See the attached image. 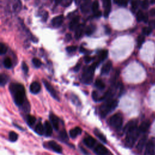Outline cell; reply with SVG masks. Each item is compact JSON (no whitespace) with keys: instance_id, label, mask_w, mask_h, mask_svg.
Here are the masks:
<instances>
[{"instance_id":"12","label":"cell","mask_w":155,"mask_h":155,"mask_svg":"<svg viewBox=\"0 0 155 155\" xmlns=\"http://www.w3.org/2000/svg\"><path fill=\"white\" fill-rule=\"evenodd\" d=\"M147 142L148 141H147V135H144L139 139V141H138V143L137 146H136L137 150L141 152L143 150V149L145 147Z\"/></svg>"},{"instance_id":"51","label":"cell","mask_w":155,"mask_h":155,"mask_svg":"<svg viewBox=\"0 0 155 155\" xmlns=\"http://www.w3.org/2000/svg\"><path fill=\"white\" fill-rule=\"evenodd\" d=\"M48 12H45L44 14H43V15H42V20L44 21H46L47 18H48Z\"/></svg>"},{"instance_id":"2","label":"cell","mask_w":155,"mask_h":155,"mask_svg":"<svg viewBox=\"0 0 155 155\" xmlns=\"http://www.w3.org/2000/svg\"><path fill=\"white\" fill-rule=\"evenodd\" d=\"M118 106V101L116 99H107L99 108V114L102 118H106L109 114L115 110Z\"/></svg>"},{"instance_id":"11","label":"cell","mask_w":155,"mask_h":155,"mask_svg":"<svg viewBox=\"0 0 155 155\" xmlns=\"http://www.w3.org/2000/svg\"><path fill=\"white\" fill-rule=\"evenodd\" d=\"M63 21H64V16L63 15H61L52 19V20H51V24H52V26L54 27L58 28L62 25Z\"/></svg>"},{"instance_id":"8","label":"cell","mask_w":155,"mask_h":155,"mask_svg":"<svg viewBox=\"0 0 155 155\" xmlns=\"http://www.w3.org/2000/svg\"><path fill=\"white\" fill-rule=\"evenodd\" d=\"M94 152L96 155H113L106 147L102 144H98L95 148Z\"/></svg>"},{"instance_id":"42","label":"cell","mask_w":155,"mask_h":155,"mask_svg":"<svg viewBox=\"0 0 155 155\" xmlns=\"http://www.w3.org/2000/svg\"><path fill=\"white\" fill-rule=\"evenodd\" d=\"M7 51L8 48L6 45L5 44L2 43L1 45H0V54H1V55H4L7 52Z\"/></svg>"},{"instance_id":"43","label":"cell","mask_w":155,"mask_h":155,"mask_svg":"<svg viewBox=\"0 0 155 155\" xmlns=\"http://www.w3.org/2000/svg\"><path fill=\"white\" fill-rule=\"evenodd\" d=\"M152 32V29L150 27H145L142 29V33L145 35H149Z\"/></svg>"},{"instance_id":"54","label":"cell","mask_w":155,"mask_h":155,"mask_svg":"<svg viewBox=\"0 0 155 155\" xmlns=\"http://www.w3.org/2000/svg\"><path fill=\"white\" fill-rule=\"evenodd\" d=\"M94 15H95V17H98H98H100L102 15V13H101V12H100L99 11L94 13Z\"/></svg>"},{"instance_id":"25","label":"cell","mask_w":155,"mask_h":155,"mask_svg":"<svg viewBox=\"0 0 155 155\" xmlns=\"http://www.w3.org/2000/svg\"><path fill=\"white\" fill-rule=\"evenodd\" d=\"M96 26L94 24H90L89 26H88L85 30V32L86 33L87 35L88 36H90L96 30Z\"/></svg>"},{"instance_id":"18","label":"cell","mask_w":155,"mask_h":155,"mask_svg":"<svg viewBox=\"0 0 155 155\" xmlns=\"http://www.w3.org/2000/svg\"><path fill=\"white\" fill-rule=\"evenodd\" d=\"M150 126V122L149 121H145L142 122L141 125L138 127V129L141 133H146Z\"/></svg>"},{"instance_id":"49","label":"cell","mask_w":155,"mask_h":155,"mask_svg":"<svg viewBox=\"0 0 155 155\" xmlns=\"http://www.w3.org/2000/svg\"><path fill=\"white\" fill-rule=\"evenodd\" d=\"M92 60H93V58H92L91 57H89V56H85V57H84V61H85V62L86 63H90V62L92 61Z\"/></svg>"},{"instance_id":"24","label":"cell","mask_w":155,"mask_h":155,"mask_svg":"<svg viewBox=\"0 0 155 155\" xmlns=\"http://www.w3.org/2000/svg\"><path fill=\"white\" fill-rule=\"evenodd\" d=\"M44 130H45V128L44 127V126L41 122L38 123L36 126L35 129V132L39 135H42L44 134Z\"/></svg>"},{"instance_id":"45","label":"cell","mask_w":155,"mask_h":155,"mask_svg":"<svg viewBox=\"0 0 155 155\" xmlns=\"http://www.w3.org/2000/svg\"><path fill=\"white\" fill-rule=\"evenodd\" d=\"M72 102L74 103L75 104L78 105V106H80L81 105V102L79 100V99L78 98L77 96H76L75 95H72Z\"/></svg>"},{"instance_id":"32","label":"cell","mask_w":155,"mask_h":155,"mask_svg":"<svg viewBox=\"0 0 155 155\" xmlns=\"http://www.w3.org/2000/svg\"><path fill=\"white\" fill-rule=\"evenodd\" d=\"M4 66L6 69H11L12 66V63L10 58L7 57L4 60Z\"/></svg>"},{"instance_id":"56","label":"cell","mask_w":155,"mask_h":155,"mask_svg":"<svg viewBox=\"0 0 155 155\" xmlns=\"http://www.w3.org/2000/svg\"><path fill=\"white\" fill-rule=\"evenodd\" d=\"M150 27L151 29H154L155 28V21H151L150 23Z\"/></svg>"},{"instance_id":"19","label":"cell","mask_w":155,"mask_h":155,"mask_svg":"<svg viewBox=\"0 0 155 155\" xmlns=\"http://www.w3.org/2000/svg\"><path fill=\"white\" fill-rule=\"evenodd\" d=\"M79 20H80V17L79 16H76L74 17L69 24V29L72 31L75 30L77 28V27L79 25Z\"/></svg>"},{"instance_id":"15","label":"cell","mask_w":155,"mask_h":155,"mask_svg":"<svg viewBox=\"0 0 155 155\" xmlns=\"http://www.w3.org/2000/svg\"><path fill=\"white\" fill-rule=\"evenodd\" d=\"M112 67V63L110 61L107 62L101 69V74L102 75H107L109 73Z\"/></svg>"},{"instance_id":"52","label":"cell","mask_w":155,"mask_h":155,"mask_svg":"<svg viewBox=\"0 0 155 155\" xmlns=\"http://www.w3.org/2000/svg\"><path fill=\"white\" fill-rule=\"evenodd\" d=\"M72 38V35L70 34V33H67L66 35V41H70Z\"/></svg>"},{"instance_id":"20","label":"cell","mask_w":155,"mask_h":155,"mask_svg":"<svg viewBox=\"0 0 155 155\" xmlns=\"http://www.w3.org/2000/svg\"><path fill=\"white\" fill-rule=\"evenodd\" d=\"M44 128L45 132V135L47 136H50L53 133V126L48 121H45L44 122Z\"/></svg>"},{"instance_id":"59","label":"cell","mask_w":155,"mask_h":155,"mask_svg":"<svg viewBox=\"0 0 155 155\" xmlns=\"http://www.w3.org/2000/svg\"><path fill=\"white\" fill-rule=\"evenodd\" d=\"M61 2H62V0H55V3H56V5L61 4Z\"/></svg>"},{"instance_id":"31","label":"cell","mask_w":155,"mask_h":155,"mask_svg":"<svg viewBox=\"0 0 155 155\" xmlns=\"http://www.w3.org/2000/svg\"><path fill=\"white\" fill-rule=\"evenodd\" d=\"M90 8V3L88 2H86L81 6V11H82V12L87 13V12H88L89 11Z\"/></svg>"},{"instance_id":"14","label":"cell","mask_w":155,"mask_h":155,"mask_svg":"<svg viewBox=\"0 0 155 155\" xmlns=\"http://www.w3.org/2000/svg\"><path fill=\"white\" fill-rule=\"evenodd\" d=\"M83 142L87 147L90 148H92L96 142L95 139L90 135H87V136H85L83 140Z\"/></svg>"},{"instance_id":"6","label":"cell","mask_w":155,"mask_h":155,"mask_svg":"<svg viewBox=\"0 0 155 155\" xmlns=\"http://www.w3.org/2000/svg\"><path fill=\"white\" fill-rule=\"evenodd\" d=\"M42 82H43V84H44L45 88L47 89V91L50 94V95L52 96L54 99H55L56 100L60 101V98H59L58 95L57 94V91L55 90L54 87L51 85V84L45 79H43Z\"/></svg>"},{"instance_id":"39","label":"cell","mask_w":155,"mask_h":155,"mask_svg":"<svg viewBox=\"0 0 155 155\" xmlns=\"http://www.w3.org/2000/svg\"><path fill=\"white\" fill-rule=\"evenodd\" d=\"M23 110L25 112H29L30 110V104L27 102L26 101L23 105L21 106Z\"/></svg>"},{"instance_id":"16","label":"cell","mask_w":155,"mask_h":155,"mask_svg":"<svg viewBox=\"0 0 155 155\" xmlns=\"http://www.w3.org/2000/svg\"><path fill=\"white\" fill-rule=\"evenodd\" d=\"M30 91L33 94H38L41 89V86L38 82L35 81L32 82L29 87Z\"/></svg>"},{"instance_id":"23","label":"cell","mask_w":155,"mask_h":155,"mask_svg":"<svg viewBox=\"0 0 155 155\" xmlns=\"http://www.w3.org/2000/svg\"><path fill=\"white\" fill-rule=\"evenodd\" d=\"M138 126H137V121L136 120H132L130 121H129L127 124L126 126H125L124 129V132L125 133H126L128 130H130L131 129L133 128V127H135Z\"/></svg>"},{"instance_id":"28","label":"cell","mask_w":155,"mask_h":155,"mask_svg":"<svg viewBox=\"0 0 155 155\" xmlns=\"http://www.w3.org/2000/svg\"><path fill=\"white\" fill-rule=\"evenodd\" d=\"M95 87H97L99 90H103V89H104L106 87L105 83L103 82L101 79H97L95 81Z\"/></svg>"},{"instance_id":"9","label":"cell","mask_w":155,"mask_h":155,"mask_svg":"<svg viewBox=\"0 0 155 155\" xmlns=\"http://www.w3.org/2000/svg\"><path fill=\"white\" fill-rule=\"evenodd\" d=\"M102 3H103V6H104V15L105 17H108L111 11V8H112L111 0H102Z\"/></svg>"},{"instance_id":"21","label":"cell","mask_w":155,"mask_h":155,"mask_svg":"<svg viewBox=\"0 0 155 155\" xmlns=\"http://www.w3.org/2000/svg\"><path fill=\"white\" fill-rule=\"evenodd\" d=\"M81 133H82V129L79 127H76L70 130L69 135L72 138H75L78 136L80 135Z\"/></svg>"},{"instance_id":"34","label":"cell","mask_w":155,"mask_h":155,"mask_svg":"<svg viewBox=\"0 0 155 155\" xmlns=\"http://www.w3.org/2000/svg\"><path fill=\"white\" fill-rule=\"evenodd\" d=\"M60 138L61 139L62 141H69V137L67 135V133L66 130H62L60 133Z\"/></svg>"},{"instance_id":"17","label":"cell","mask_w":155,"mask_h":155,"mask_svg":"<svg viewBox=\"0 0 155 155\" xmlns=\"http://www.w3.org/2000/svg\"><path fill=\"white\" fill-rule=\"evenodd\" d=\"M85 30V29L84 24H79L77 27V28L76 29V30H75V38L76 39H80L82 37V36L83 35V33Z\"/></svg>"},{"instance_id":"1","label":"cell","mask_w":155,"mask_h":155,"mask_svg":"<svg viewBox=\"0 0 155 155\" xmlns=\"http://www.w3.org/2000/svg\"><path fill=\"white\" fill-rule=\"evenodd\" d=\"M9 88L16 105L22 106L26 102V91L24 87L21 84L12 83L11 84Z\"/></svg>"},{"instance_id":"4","label":"cell","mask_w":155,"mask_h":155,"mask_svg":"<svg viewBox=\"0 0 155 155\" xmlns=\"http://www.w3.org/2000/svg\"><path fill=\"white\" fill-rule=\"evenodd\" d=\"M126 143L127 147H132L137 141L139 135L141 134L138 127L136 126L128 130L126 133Z\"/></svg>"},{"instance_id":"36","label":"cell","mask_w":155,"mask_h":155,"mask_svg":"<svg viewBox=\"0 0 155 155\" xmlns=\"http://www.w3.org/2000/svg\"><path fill=\"white\" fill-rule=\"evenodd\" d=\"M92 98H93V100L95 101H96V102H99V101H101L103 100L102 97L99 96L98 93L96 91H93L92 92Z\"/></svg>"},{"instance_id":"27","label":"cell","mask_w":155,"mask_h":155,"mask_svg":"<svg viewBox=\"0 0 155 155\" xmlns=\"http://www.w3.org/2000/svg\"><path fill=\"white\" fill-rule=\"evenodd\" d=\"M9 80V77L5 74H2L0 76V84L2 86L5 85Z\"/></svg>"},{"instance_id":"5","label":"cell","mask_w":155,"mask_h":155,"mask_svg":"<svg viewBox=\"0 0 155 155\" xmlns=\"http://www.w3.org/2000/svg\"><path fill=\"white\" fill-rule=\"evenodd\" d=\"M109 122L113 129L116 130H119L122 126L123 117L120 113L115 114L110 118Z\"/></svg>"},{"instance_id":"35","label":"cell","mask_w":155,"mask_h":155,"mask_svg":"<svg viewBox=\"0 0 155 155\" xmlns=\"http://www.w3.org/2000/svg\"><path fill=\"white\" fill-rule=\"evenodd\" d=\"M99 2L98 0H95V1L93 2L92 5H91V9L93 12V13H95L98 11H99Z\"/></svg>"},{"instance_id":"30","label":"cell","mask_w":155,"mask_h":155,"mask_svg":"<svg viewBox=\"0 0 155 155\" xmlns=\"http://www.w3.org/2000/svg\"><path fill=\"white\" fill-rule=\"evenodd\" d=\"M9 140L11 142H15L17 141V139L18 138V135L15 132L12 131L9 134Z\"/></svg>"},{"instance_id":"53","label":"cell","mask_w":155,"mask_h":155,"mask_svg":"<svg viewBox=\"0 0 155 155\" xmlns=\"http://www.w3.org/2000/svg\"><path fill=\"white\" fill-rule=\"evenodd\" d=\"M80 51L81 53H83V54H87V53H88V50H86L84 47H81V48H80Z\"/></svg>"},{"instance_id":"10","label":"cell","mask_w":155,"mask_h":155,"mask_svg":"<svg viewBox=\"0 0 155 155\" xmlns=\"http://www.w3.org/2000/svg\"><path fill=\"white\" fill-rule=\"evenodd\" d=\"M48 145L50 148L58 153H61L63 151V148L60 145L57 144L54 141H50L48 142Z\"/></svg>"},{"instance_id":"60","label":"cell","mask_w":155,"mask_h":155,"mask_svg":"<svg viewBox=\"0 0 155 155\" xmlns=\"http://www.w3.org/2000/svg\"><path fill=\"white\" fill-rule=\"evenodd\" d=\"M151 3L154 4L155 3V0H151Z\"/></svg>"},{"instance_id":"57","label":"cell","mask_w":155,"mask_h":155,"mask_svg":"<svg viewBox=\"0 0 155 155\" xmlns=\"http://www.w3.org/2000/svg\"><path fill=\"white\" fill-rule=\"evenodd\" d=\"M148 16L147 14H144V21L147 23L148 21Z\"/></svg>"},{"instance_id":"58","label":"cell","mask_w":155,"mask_h":155,"mask_svg":"<svg viewBox=\"0 0 155 155\" xmlns=\"http://www.w3.org/2000/svg\"><path fill=\"white\" fill-rule=\"evenodd\" d=\"M151 15H155V9H151L150 11Z\"/></svg>"},{"instance_id":"38","label":"cell","mask_w":155,"mask_h":155,"mask_svg":"<svg viewBox=\"0 0 155 155\" xmlns=\"http://www.w3.org/2000/svg\"><path fill=\"white\" fill-rule=\"evenodd\" d=\"M144 14L141 11H139L136 14V20L138 22H141L144 20Z\"/></svg>"},{"instance_id":"40","label":"cell","mask_w":155,"mask_h":155,"mask_svg":"<svg viewBox=\"0 0 155 155\" xmlns=\"http://www.w3.org/2000/svg\"><path fill=\"white\" fill-rule=\"evenodd\" d=\"M138 6H139L138 1H137V0H134V1H133L132 2V8H131L132 11L133 12H135L136 11V10L138 9Z\"/></svg>"},{"instance_id":"26","label":"cell","mask_w":155,"mask_h":155,"mask_svg":"<svg viewBox=\"0 0 155 155\" xmlns=\"http://www.w3.org/2000/svg\"><path fill=\"white\" fill-rule=\"evenodd\" d=\"M108 56V51L106 50H102L99 55V62L104 61Z\"/></svg>"},{"instance_id":"48","label":"cell","mask_w":155,"mask_h":155,"mask_svg":"<svg viewBox=\"0 0 155 155\" xmlns=\"http://www.w3.org/2000/svg\"><path fill=\"white\" fill-rule=\"evenodd\" d=\"M22 69H23V70L24 71V72L25 73H28V72H29V67H28L27 64L26 63H24V62H23V64H22Z\"/></svg>"},{"instance_id":"41","label":"cell","mask_w":155,"mask_h":155,"mask_svg":"<svg viewBox=\"0 0 155 155\" xmlns=\"http://www.w3.org/2000/svg\"><path fill=\"white\" fill-rule=\"evenodd\" d=\"M32 63H33V65L35 66V67H36V68L40 67L41 66V65H42L41 61L39 59H38V58H33V60H32Z\"/></svg>"},{"instance_id":"44","label":"cell","mask_w":155,"mask_h":155,"mask_svg":"<svg viewBox=\"0 0 155 155\" xmlns=\"http://www.w3.org/2000/svg\"><path fill=\"white\" fill-rule=\"evenodd\" d=\"M72 3V0H62L61 5L64 7H69Z\"/></svg>"},{"instance_id":"3","label":"cell","mask_w":155,"mask_h":155,"mask_svg":"<svg viewBox=\"0 0 155 155\" xmlns=\"http://www.w3.org/2000/svg\"><path fill=\"white\" fill-rule=\"evenodd\" d=\"M99 63H94L91 66L85 67L82 74V81L85 84H90L93 79L95 70Z\"/></svg>"},{"instance_id":"46","label":"cell","mask_w":155,"mask_h":155,"mask_svg":"<svg viewBox=\"0 0 155 155\" xmlns=\"http://www.w3.org/2000/svg\"><path fill=\"white\" fill-rule=\"evenodd\" d=\"M149 1L148 0H143L141 3V7L144 9H147L149 7Z\"/></svg>"},{"instance_id":"29","label":"cell","mask_w":155,"mask_h":155,"mask_svg":"<svg viewBox=\"0 0 155 155\" xmlns=\"http://www.w3.org/2000/svg\"><path fill=\"white\" fill-rule=\"evenodd\" d=\"M26 121H27V124L29 126H32L33 125L35 124V123L36 122V118L33 116H32V115H29L27 116Z\"/></svg>"},{"instance_id":"55","label":"cell","mask_w":155,"mask_h":155,"mask_svg":"<svg viewBox=\"0 0 155 155\" xmlns=\"http://www.w3.org/2000/svg\"><path fill=\"white\" fill-rule=\"evenodd\" d=\"M105 30H106V33H107V34H109V33H110V32H111V29H110V28L109 27H108V26H106V27H105Z\"/></svg>"},{"instance_id":"37","label":"cell","mask_w":155,"mask_h":155,"mask_svg":"<svg viewBox=\"0 0 155 155\" xmlns=\"http://www.w3.org/2000/svg\"><path fill=\"white\" fill-rule=\"evenodd\" d=\"M145 41V37L144 35H139L137 39V43L138 47H141Z\"/></svg>"},{"instance_id":"50","label":"cell","mask_w":155,"mask_h":155,"mask_svg":"<svg viewBox=\"0 0 155 155\" xmlns=\"http://www.w3.org/2000/svg\"><path fill=\"white\" fill-rule=\"evenodd\" d=\"M81 67V63H78V64L76 65V66L73 68L74 71L76 72H78V71L79 70Z\"/></svg>"},{"instance_id":"7","label":"cell","mask_w":155,"mask_h":155,"mask_svg":"<svg viewBox=\"0 0 155 155\" xmlns=\"http://www.w3.org/2000/svg\"><path fill=\"white\" fill-rule=\"evenodd\" d=\"M144 155H155V141L153 139L148 141L145 147Z\"/></svg>"},{"instance_id":"47","label":"cell","mask_w":155,"mask_h":155,"mask_svg":"<svg viewBox=\"0 0 155 155\" xmlns=\"http://www.w3.org/2000/svg\"><path fill=\"white\" fill-rule=\"evenodd\" d=\"M77 48H78L77 46L70 45L66 47V50L68 51V52L72 53V52H73V51H75L77 50Z\"/></svg>"},{"instance_id":"13","label":"cell","mask_w":155,"mask_h":155,"mask_svg":"<svg viewBox=\"0 0 155 155\" xmlns=\"http://www.w3.org/2000/svg\"><path fill=\"white\" fill-rule=\"evenodd\" d=\"M50 119L51 121V124L52 125L54 129L55 130H58L60 127L59 118L55 115L51 113L50 115Z\"/></svg>"},{"instance_id":"22","label":"cell","mask_w":155,"mask_h":155,"mask_svg":"<svg viewBox=\"0 0 155 155\" xmlns=\"http://www.w3.org/2000/svg\"><path fill=\"white\" fill-rule=\"evenodd\" d=\"M94 133L95 135V136L103 143H107V139L106 138V136L103 135L99 130H98L97 129H96L94 130Z\"/></svg>"},{"instance_id":"33","label":"cell","mask_w":155,"mask_h":155,"mask_svg":"<svg viewBox=\"0 0 155 155\" xmlns=\"http://www.w3.org/2000/svg\"><path fill=\"white\" fill-rule=\"evenodd\" d=\"M129 0H113L115 4L121 6H127Z\"/></svg>"}]
</instances>
